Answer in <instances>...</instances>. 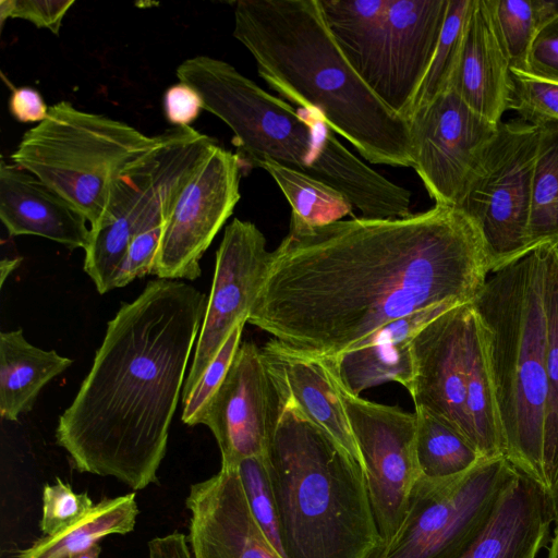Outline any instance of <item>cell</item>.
<instances>
[{"label": "cell", "instance_id": "obj_6", "mask_svg": "<svg viewBox=\"0 0 558 558\" xmlns=\"http://www.w3.org/2000/svg\"><path fill=\"white\" fill-rule=\"evenodd\" d=\"M493 274L472 305L487 351L505 458L544 488L547 377L543 245Z\"/></svg>", "mask_w": 558, "mask_h": 558}, {"label": "cell", "instance_id": "obj_18", "mask_svg": "<svg viewBox=\"0 0 558 558\" xmlns=\"http://www.w3.org/2000/svg\"><path fill=\"white\" fill-rule=\"evenodd\" d=\"M185 505L194 558H282L250 508L238 468L193 484Z\"/></svg>", "mask_w": 558, "mask_h": 558}, {"label": "cell", "instance_id": "obj_29", "mask_svg": "<svg viewBox=\"0 0 558 558\" xmlns=\"http://www.w3.org/2000/svg\"><path fill=\"white\" fill-rule=\"evenodd\" d=\"M260 168L270 174L289 202L290 226H324L352 215L351 202L332 186L275 161H265Z\"/></svg>", "mask_w": 558, "mask_h": 558}, {"label": "cell", "instance_id": "obj_45", "mask_svg": "<svg viewBox=\"0 0 558 558\" xmlns=\"http://www.w3.org/2000/svg\"><path fill=\"white\" fill-rule=\"evenodd\" d=\"M101 548L98 544H96L86 550L73 554L69 558H99Z\"/></svg>", "mask_w": 558, "mask_h": 558}, {"label": "cell", "instance_id": "obj_2", "mask_svg": "<svg viewBox=\"0 0 558 558\" xmlns=\"http://www.w3.org/2000/svg\"><path fill=\"white\" fill-rule=\"evenodd\" d=\"M207 302L189 283L156 279L121 304L58 420L57 444L77 471L134 490L157 483Z\"/></svg>", "mask_w": 558, "mask_h": 558}, {"label": "cell", "instance_id": "obj_5", "mask_svg": "<svg viewBox=\"0 0 558 558\" xmlns=\"http://www.w3.org/2000/svg\"><path fill=\"white\" fill-rule=\"evenodd\" d=\"M280 397L267 468L286 558H379L363 466Z\"/></svg>", "mask_w": 558, "mask_h": 558}, {"label": "cell", "instance_id": "obj_34", "mask_svg": "<svg viewBox=\"0 0 558 558\" xmlns=\"http://www.w3.org/2000/svg\"><path fill=\"white\" fill-rule=\"evenodd\" d=\"M236 468L250 508L257 523L274 548L282 558H286L269 481L267 454L244 459Z\"/></svg>", "mask_w": 558, "mask_h": 558}, {"label": "cell", "instance_id": "obj_40", "mask_svg": "<svg viewBox=\"0 0 558 558\" xmlns=\"http://www.w3.org/2000/svg\"><path fill=\"white\" fill-rule=\"evenodd\" d=\"M524 72L558 83V13L536 32Z\"/></svg>", "mask_w": 558, "mask_h": 558}, {"label": "cell", "instance_id": "obj_9", "mask_svg": "<svg viewBox=\"0 0 558 558\" xmlns=\"http://www.w3.org/2000/svg\"><path fill=\"white\" fill-rule=\"evenodd\" d=\"M541 134V126L522 120L500 122L458 206L482 235L490 272L531 252L527 227Z\"/></svg>", "mask_w": 558, "mask_h": 558}, {"label": "cell", "instance_id": "obj_25", "mask_svg": "<svg viewBox=\"0 0 558 558\" xmlns=\"http://www.w3.org/2000/svg\"><path fill=\"white\" fill-rule=\"evenodd\" d=\"M338 48L372 88L377 83L388 0H318Z\"/></svg>", "mask_w": 558, "mask_h": 558}, {"label": "cell", "instance_id": "obj_22", "mask_svg": "<svg viewBox=\"0 0 558 558\" xmlns=\"http://www.w3.org/2000/svg\"><path fill=\"white\" fill-rule=\"evenodd\" d=\"M262 351L281 396L363 466L345 409L325 362L274 339Z\"/></svg>", "mask_w": 558, "mask_h": 558}, {"label": "cell", "instance_id": "obj_23", "mask_svg": "<svg viewBox=\"0 0 558 558\" xmlns=\"http://www.w3.org/2000/svg\"><path fill=\"white\" fill-rule=\"evenodd\" d=\"M0 219L9 234L38 235L86 248L87 219L62 196L13 163L0 165Z\"/></svg>", "mask_w": 558, "mask_h": 558}, {"label": "cell", "instance_id": "obj_46", "mask_svg": "<svg viewBox=\"0 0 558 558\" xmlns=\"http://www.w3.org/2000/svg\"><path fill=\"white\" fill-rule=\"evenodd\" d=\"M549 498L551 504L553 518L558 525V480L554 489L549 494Z\"/></svg>", "mask_w": 558, "mask_h": 558}, {"label": "cell", "instance_id": "obj_15", "mask_svg": "<svg viewBox=\"0 0 558 558\" xmlns=\"http://www.w3.org/2000/svg\"><path fill=\"white\" fill-rule=\"evenodd\" d=\"M270 259L266 238L253 222L234 218L226 227L216 252L206 314L182 389L183 404L234 327L247 323Z\"/></svg>", "mask_w": 558, "mask_h": 558}, {"label": "cell", "instance_id": "obj_11", "mask_svg": "<svg viewBox=\"0 0 558 558\" xmlns=\"http://www.w3.org/2000/svg\"><path fill=\"white\" fill-rule=\"evenodd\" d=\"M330 376L362 458L384 549L400 529L412 489L422 475L416 458L415 413L352 395Z\"/></svg>", "mask_w": 558, "mask_h": 558}, {"label": "cell", "instance_id": "obj_47", "mask_svg": "<svg viewBox=\"0 0 558 558\" xmlns=\"http://www.w3.org/2000/svg\"><path fill=\"white\" fill-rule=\"evenodd\" d=\"M548 558H558V525L555 530V535L551 541Z\"/></svg>", "mask_w": 558, "mask_h": 558}, {"label": "cell", "instance_id": "obj_4", "mask_svg": "<svg viewBox=\"0 0 558 558\" xmlns=\"http://www.w3.org/2000/svg\"><path fill=\"white\" fill-rule=\"evenodd\" d=\"M180 82L194 88L203 109L233 132L242 165L275 161L342 193L363 218L411 215V192L353 155L315 113L270 95L230 63L208 56L184 60Z\"/></svg>", "mask_w": 558, "mask_h": 558}, {"label": "cell", "instance_id": "obj_20", "mask_svg": "<svg viewBox=\"0 0 558 558\" xmlns=\"http://www.w3.org/2000/svg\"><path fill=\"white\" fill-rule=\"evenodd\" d=\"M494 124L509 109L511 66L486 0H473L450 87Z\"/></svg>", "mask_w": 558, "mask_h": 558}, {"label": "cell", "instance_id": "obj_10", "mask_svg": "<svg viewBox=\"0 0 558 558\" xmlns=\"http://www.w3.org/2000/svg\"><path fill=\"white\" fill-rule=\"evenodd\" d=\"M517 471L499 457L451 477L421 475L402 524L379 558L452 557L486 520Z\"/></svg>", "mask_w": 558, "mask_h": 558}, {"label": "cell", "instance_id": "obj_37", "mask_svg": "<svg viewBox=\"0 0 558 558\" xmlns=\"http://www.w3.org/2000/svg\"><path fill=\"white\" fill-rule=\"evenodd\" d=\"M245 323L241 322L234 327L217 355L201 376L187 401L183 404L181 420L185 425H196L197 417L221 385L241 344Z\"/></svg>", "mask_w": 558, "mask_h": 558}, {"label": "cell", "instance_id": "obj_35", "mask_svg": "<svg viewBox=\"0 0 558 558\" xmlns=\"http://www.w3.org/2000/svg\"><path fill=\"white\" fill-rule=\"evenodd\" d=\"M511 76L509 109L530 124H558V83L515 69H511Z\"/></svg>", "mask_w": 558, "mask_h": 558}, {"label": "cell", "instance_id": "obj_3", "mask_svg": "<svg viewBox=\"0 0 558 558\" xmlns=\"http://www.w3.org/2000/svg\"><path fill=\"white\" fill-rule=\"evenodd\" d=\"M233 9V36L274 90L317 114L368 162L413 166L408 120L344 58L318 0H240Z\"/></svg>", "mask_w": 558, "mask_h": 558}, {"label": "cell", "instance_id": "obj_41", "mask_svg": "<svg viewBox=\"0 0 558 558\" xmlns=\"http://www.w3.org/2000/svg\"><path fill=\"white\" fill-rule=\"evenodd\" d=\"M163 109L168 122L173 126H191L203 109V101L194 88L179 82L166 90Z\"/></svg>", "mask_w": 558, "mask_h": 558}, {"label": "cell", "instance_id": "obj_27", "mask_svg": "<svg viewBox=\"0 0 558 558\" xmlns=\"http://www.w3.org/2000/svg\"><path fill=\"white\" fill-rule=\"evenodd\" d=\"M466 409L484 459L505 457V444L483 332L472 305L466 340Z\"/></svg>", "mask_w": 558, "mask_h": 558}, {"label": "cell", "instance_id": "obj_14", "mask_svg": "<svg viewBox=\"0 0 558 558\" xmlns=\"http://www.w3.org/2000/svg\"><path fill=\"white\" fill-rule=\"evenodd\" d=\"M281 411V397L262 348L241 342L221 385L196 420L219 447L221 468L266 456Z\"/></svg>", "mask_w": 558, "mask_h": 558}, {"label": "cell", "instance_id": "obj_38", "mask_svg": "<svg viewBox=\"0 0 558 558\" xmlns=\"http://www.w3.org/2000/svg\"><path fill=\"white\" fill-rule=\"evenodd\" d=\"M73 3V0H1V24L7 19H23L58 35L63 17Z\"/></svg>", "mask_w": 558, "mask_h": 558}, {"label": "cell", "instance_id": "obj_36", "mask_svg": "<svg viewBox=\"0 0 558 558\" xmlns=\"http://www.w3.org/2000/svg\"><path fill=\"white\" fill-rule=\"evenodd\" d=\"M94 505L87 493H75L57 478L54 484L44 486L39 527L44 535L56 534L83 519Z\"/></svg>", "mask_w": 558, "mask_h": 558}, {"label": "cell", "instance_id": "obj_39", "mask_svg": "<svg viewBox=\"0 0 558 558\" xmlns=\"http://www.w3.org/2000/svg\"><path fill=\"white\" fill-rule=\"evenodd\" d=\"M163 226L143 231L133 238L114 281V289L124 287L136 278L153 274Z\"/></svg>", "mask_w": 558, "mask_h": 558}, {"label": "cell", "instance_id": "obj_16", "mask_svg": "<svg viewBox=\"0 0 558 558\" xmlns=\"http://www.w3.org/2000/svg\"><path fill=\"white\" fill-rule=\"evenodd\" d=\"M472 303L430 320L412 342L414 375L409 393L423 408L465 436L474 446L466 409V340ZM477 449V448H476Z\"/></svg>", "mask_w": 558, "mask_h": 558}, {"label": "cell", "instance_id": "obj_42", "mask_svg": "<svg viewBox=\"0 0 558 558\" xmlns=\"http://www.w3.org/2000/svg\"><path fill=\"white\" fill-rule=\"evenodd\" d=\"M9 110L19 122L38 124L46 119L49 107L38 90L22 86L12 90Z\"/></svg>", "mask_w": 558, "mask_h": 558}, {"label": "cell", "instance_id": "obj_19", "mask_svg": "<svg viewBox=\"0 0 558 558\" xmlns=\"http://www.w3.org/2000/svg\"><path fill=\"white\" fill-rule=\"evenodd\" d=\"M551 521L549 494L517 471L486 520L450 558H535Z\"/></svg>", "mask_w": 558, "mask_h": 558}, {"label": "cell", "instance_id": "obj_21", "mask_svg": "<svg viewBox=\"0 0 558 558\" xmlns=\"http://www.w3.org/2000/svg\"><path fill=\"white\" fill-rule=\"evenodd\" d=\"M452 307L418 311L393 320L347 351L323 360L332 377L350 393L385 383H399L408 391L414 375L412 342L430 320Z\"/></svg>", "mask_w": 558, "mask_h": 558}, {"label": "cell", "instance_id": "obj_43", "mask_svg": "<svg viewBox=\"0 0 558 558\" xmlns=\"http://www.w3.org/2000/svg\"><path fill=\"white\" fill-rule=\"evenodd\" d=\"M148 558H194L189 537L180 532L150 539Z\"/></svg>", "mask_w": 558, "mask_h": 558}, {"label": "cell", "instance_id": "obj_12", "mask_svg": "<svg viewBox=\"0 0 558 558\" xmlns=\"http://www.w3.org/2000/svg\"><path fill=\"white\" fill-rule=\"evenodd\" d=\"M242 162L215 145L182 190L162 231L153 274L195 280L199 262L240 201Z\"/></svg>", "mask_w": 558, "mask_h": 558}, {"label": "cell", "instance_id": "obj_28", "mask_svg": "<svg viewBox=\"0 0 558 558\" xmlns=\"http://www.w3.org/2000/svg\"><path fill=\"white\" fill-rule=\"evenodd\" d=\"M547 402L544 425V489L558 480V245L544 244Z\"/></svg>", "mask_w": 558, "mask_h": 558}, {"label": "cell", "instance_id": "obj_13", "mask_svg": "<svg viewBox=\"0 0 558 558\" xmlns=\"http://www.w3.org/2000/svg\"><path fill=\"white\" fill-rule=\"evenodd\" d=\"M412 168L438 205L458 207L498 130L448 88L408 119Z\"/></svg>", "mask_w": 558, "mask_h": 558}, {"label": "cell", "instance_id": "obj_8", "mask_svg": "<svg viewBox=\"0 0 558 558\" xmlns=\"http://www.w3.org/2000/svg\"><path fill=\"white\" fill-rule=\"evenodd\" d=\"M217 144L192 126H172L114 180L84 250V271L100 294L114 289L133 238L166 223L182 190Z\"/></svg>", "mask_w": 558, "mask_h": 558}, {"label": "cell", "instance_id": "obj_31", "mask_svg": "<svg viewBox=\"0 0 558 558\" xmlns=\"http://www.w3.org/2000/svg\"><path fill=\"white\" fill-rule=\"evenodd\" d=\"M541 130L527 227L530 251L558 245V124H544Z\"/></svg>", "mask_w": 558, "mask_h": 558}, {"label": "cell", "instance_id": "obj_26", "mask_svg": "<svg viewBox=\"0 0 558 558\" xmlns=\"http://www.w3.org/2000/svg\"><path fill=\"white\" fill-rule=\"evenodd\" d=\"M138 507L135 494L105 498L80 521L52 535H44L15 558H69L108 535H124L135 527Z\"/></svg>", "mask_w": 558, "mask_h": 558}, {"label": "cell", "instance_id": "obj_30", "mask_svg": "<svg viewBox=\"0 0 558 558\" xmlns=\"http://www.w3.org/2000/svg\"><path fill=\"white\" fill-rule=\"evenodd\" d=\"M416 458L423 476L445 478L468 472L484 458L461 433L423 408H415Z\"/></svg>", "mask_w": 558, "mask_h": 558}, {"label": "cell", "instance_id": "obj_1", "mask_svg": "<svg viewBox=\"0 0 558 558\" xmlns=\"http://www.w3.org/2000/svg\"><path fill=\"white\" fill-rule=\"evenodd\" d=\"M488 274L482 235L456 206L290 226L247 323L325 360L410 314L472 303Z\"/></svg>", "mask_w": 558, "mask_h": 558}, {"label": "cell", "instance_id": "obj_32", "mask_svg": "<svg viewBox=\"0 0 558 558\" xmlns=\"http://www.w3.org/2000/svg\"><path fill=\"white\" fill-rule=\"evenodd\" d=\"M472 4L473 0H449L441 34L414 97L411 114L450 87Z\"/></svg>", "mask_w": 558, "mask_h": 558}, {"label": "cell", "instance_id": "obj_44", "mask_svg": "<svg viewBox=\"0 0 558 558\" xmlns=\"http://www.w3.org/2000/svg\"><path fill=\"white\" fill-rule=\"evenodd\" d=\"M22 258H3L0 263V286L4 284L5 279L13 272L21 264Z\"/></svg>", "mask_w": 558, "mask_h": 558}, {"label": "cell", "instance_id": "obj_33", "mask_svg": "<svg viewBox=\"0 0 558 558\" xmlns=\"http://www.w3.org/2000/svg\"><path fill=\"white\" fill-rule=\"evenodd\" d=\"M511 69L525 71L526 57L543 25L537 0H486Z\"/></svg>", "mask_w": 558, "mask_h": 558}, {"label": "cell", "instance_id": "obj_17", "mask_svg": "<svg viewBox=\"0 0 558 558\" xmlns=\"http://www.w3.org/2000/svg\"><path fill=\"white\" fill-rule=\"evenodd\" d=\"M448 2L388 0L374 93L391 111L407 120L435 53Z\"/></svg>", "mask_w": 558, "mask_h": 558}, {"label": "cell", "instance_id": "obj_7", "mask_svg": "<svg viewBox=\"0 0 558 558\" xmlns=\"http://www.w3.org/2000/svg\"><path fill=\"white\" fill-rule=\"evenodd\" d=\"M158 141L159 134L148 136L123 121L59 101L24 133L10 158L69 202L90 228L114 180Z\"/></svg>", "mask_w": 558, "mask_h": 558}, {"label": "cell", "instance_id": "obj_24", "mask_svg": "<svg viewBox=\"0 0 558 558\" xmlns=\"http://www.w3.org/2000/svg\"><path fill=\"white\" fill-rule=\"evenodd\" d=\"M73 361L29 343L22 329L0 333V415L15 422L29 412L40 390Z\"/></svg>", "mask_w": 558, "mask_h": 558}]
</instances>
